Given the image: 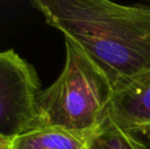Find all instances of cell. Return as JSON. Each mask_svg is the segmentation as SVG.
Listing matches in <instances>:
<instances>
[{"instance_id": "5b68a950", "label": "cell", "mask_w": 150, "mask_h": 149, "mask_svg": "<svg viewBox=\"0 0 150 149\" xmlns=\"http://www.w3.org/2000/svg\"><path fill=\"white\" fill-rule=\"evenodd\" d=\"M93 133L59 127L30 130L12 138L13 149H85Z\"/></svg>"}, {"instance_id": "52a82bcc", "label": "cell", "mask_w": 150, "mask_h": 149, "mask_svg": "<svg viewBox=\"0 0 150 149\" xmlns=\"http://www.w3.org/2000/svg\"><path fill=\"white\" fill-rule=\"evenodd\" d=\"M0 149H13L12 148V138L0 136Z\"/></svg>"}, {"instance_id": "277c9868", "label": "cell", "mask_w": 150, "mask_h": 149, "mask_svg": "<svg viewBox=\"0 0 150 149\" xmlns=\"http://www.w3.org/2000/svg\"><path fill=\"white\" fill-rule=\"evenodd\" d=\"M108 117L128 133L150 138V71L113 92Z\"/></svg>"}, {"instance_id": "3957f363", "label": "cell", "mask_w": 150, "mask_h": 149, "mask_svg": "<svg viewBox=\"0 0 150 149\" xmlns=\"http://www.w3.org/2000/svg\"><path fill=\"white\" fill-rule=\"evenodd\" d=\"M40 90L35 70L13 50L0 52V136L29 131Z\"/></svg>"}, {"instance_id": "8992f818", "label": "cell", "mask_w": 150, "mask_h": 149, "mask_svg": "<svg viewBox=\"0 0 150 149\" xmlns=\"http://www.w3.org/2000/svg\"><path fill=\"white\" fill-rule=\"evenodd\" d=\"M85 149H147V146L140 137L125 131L108 117Z\"/></svg>"}, {"instance_id": "6da1fadb", "label": "cell", "mask_w": 150, "mask_h": 149, "mask_svg": "<svg viewBox=\"0 0 150 149\" xmlns=\"http://www.w3.org/2000/svg\"><path fill=\"white\" fill-rule=\"evenodd\" d=\"M49 26L74 42L119 91L150 71V5L36 0Z\"/></svg>"}, {"instance_id": "7a4b0ae2", "label": "cell", "mask_w": 150, "mask_h": 149, "mask_svg": "<svg viewBox=\"0 0 150 149\" xmlns=\"http://www.w3.org/2000/svg\"><path fill=\"white\" fill-rule=\"evenodd\" d=\"M64 39L63 70L49 87L38 93L30 130L59 127L93 133L108 117L115 91L96 64L71 40Z\"/></svg>"}]
</instances>
